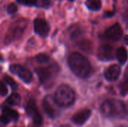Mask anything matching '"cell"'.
Masks as SVG:
<instances>
[{
    "label": "cell",
    "mask_w": 128,
    "mask_h": 127,
    "mask_svg": "<svg viewBox=\"0 0 128 127\" xmlns=\"http://www.w3.org/2000/svg\"><path fill=\"white\" fill-rule=\"evenodd\" d=\"M18 3L25 5H34V0H16Z\"/></svg>",
    "instance_id": "26"
},
{
    "label": "cell",
    "mask_w": 128,
    "mask_h": 127,
    "mask_svg": "<svg viewBox=\"0 0 128 127\" xmlns=\"http://www.w3.org/2000/svg\"><path fill=\"white\" fill-rule=\"evenodd\" d=\"M26 26V24L25 23V22H16V24L14 27H12V28H10L8 34L7 35L6 41L10 42L11 40H16V38L20 37L22 34Z\"/></svg>",
    "instance_id": "9"
},
{
    "label": "cell",
    "mask_w": 128,
    "mask_h": 127,
    "mask_svg": "<svg viewBox=\"0 0 128 127\" xmlns=\"http://www.w3.org/2000/svg\"></svg>",
    "instance_id": "32"
},
{
    "label": "cell",
    "mask_w": 128,
    "mask_h": 127,
    "mask_svg": "<svg viewBox=\"0 0 128 127\" xmlns=\"http://www.w3.org/2000/svg\"><path fill=\"white\" fill-rule=\"evenodd\" d=\"M4 81L12 88H16V82H15V81L10 77V76H8V75H5L4 76Z\"/></svg>",
    "instance_id": "22"
},
{
    "label": "cell",
    "mask_w": 128,
    "mask_h": 127,
    "mask_svg": "<svg viewBox=\"0 0 128 127\" xmlns=\"http://www.w3.org/2000/svg\"><path fill=\"white\" fill-rule=\"evenodd\" d=\"M121 73V67L117 64H112L105 71V78L110 82L116 80Z\"/></svg>",
    "instance_id": "12"
},
{
    "label": "cell",
    "mask_w": 128,
    "mask_h": 127,
    "mask_svg": "<svg viewBox=\"0 0 128 127\" xmlns=\"http://www.w3.org/2000/svg\"><path fill=\"white\" fill-rule=\"evenodd\" d=\"M113 15H114V11H112V12H110V11H106V12H105V13H104V16H106V17L112 16Z\"/></svg>",
    "instance_id": "28"
},
{
    "label": "cell",
    "mask_w": 128,
    "mask_h": 127,
    "mask_svg": "<svg viewBox=\"0 0 128 127\" xmlns=\"http://www.w3.org/2000/svg\"><path fill=\"white\" fill-rule=\"evenodd\" d=\"M2 57L0 56V60H2Z\"/></svg>",
    "instance_id": "31"
},
{
    "label": "cell",
    "mask_w": 128,
    "mask_h": 127,
    "mask_svg": "<svg viewBox=\"0 0 128 127\" xmlns=\"http://www.w3.org/2000/svg\"><path fill=\"white\" fill-rule=\"evenodd\" d=\"M126 110H127V111H128V107L126 106Z\"/></svg>",
    "instance_id": "30"
},
{
    "label": "cell",
    "mask_w": 128,
    "mask_h": 127,
    "mask_svg": "<svg viewBox=\"0 0 128 127\" xmlns=\"http://www.w3.org/2000/svg\"><path fill=\"white\" fill-rule=\"evenodd\" d=\"M92 114L91 110L88 109H82L81 111H79L78 112H76L72 118V121L73 122L76 124V125H82L83 124H85L87 120L90 118Z\"/></svg>",
    "instance_id": "11"
},
{
    "label": "cell",
    "mask_w": 128,
    "mask_h": 127,
    "mask_svg": "<svg viewBox=\"0 0 128 127\" xmlns=\"http://www.w3.org/2000/svg\"><path fill=\"white\" fill-rule=\"evenodd\" d=\"M68 64L71 70L79 77L87 78L92 74V68L89 61L80 52H73L69 55Z\"/></svg>",
    "instance_id": "1"
},
{
    "label": "cell",
    "mask_w": 128,
    "mask_h": 127,
    "mask_svg": "<svg viewBox=\"0 0 128 127\" xmlns=\"http://www.w3.org/2000/svg\"><path fill=\"white\" fill-rule=\"evenodd\" d=\"M6 102L10 106H17L21 102V97L17 93H13L8 97Z\"/></svg>",
    "instance_id": "16"
},
{
    "label": "cell",
    "mask_w": 128,
    "mask_h": 127,
    "mask_svg": "<svg viewBox=\"0 0 128 127\" xmlns=\"http://www.w3.org/2000/svg\"><path fill=\"white\" fill-rule=\"evenodd\" d=\"M86 4L87 7L92 10H98L101 7L100 0H87Z\"/></svg>",
    "instance_id": "18"
},
{
    "label": "cell",
    "mask_w": 128,
    "mask_h": 127,
    "mask_svg": "<svg viewBox=\"0 0 128 127\" xmlns=\"http://www.w3.org/2000/svg\"><path fill=\"white\" fill-rule=\"evenodd\" d=\"M54 100L58 106L68 108L74 103L76 94L73 88L70 86L67 85H62L56 90Z\"/></svg>",
    "instance_id": "3"
},
{
    "label": "cell",
    "mask_w": 128,
    "mask_h": 127,
    "mask_svg": "<svg viewBox=\"0 0 128 127\" xmlns=\"http://www.w3.org/2000/svg\"><path fill=\"white\" fill-rule=\"evenodd\" d=\"M123 34V30L118 23H116L109 27L104 32L105 38L112 40L117 41L120 40Z\"/></svg>",
    "instance_id": "6"
},
{
    "label": "cell",
    "mask_w": 128,
    "mask_h": 127,
    "mask_svg": "<svg viewBox=\"0 0 128 127\" xmlns=\"http://www.w3.org/2000/svg\"><path fill=\"white\" fill-rule=\"evenodd\" d=\"M2 110L3 115H5L7 118H8L10 120L16 121V120H17L19 118L18 113L16 111H14V110H13V109H10V108H8L7 106H2Z\"/></svg>",
    "instance_id": "14"
},
{
    "label": "cell",
    "mask_w": 128,
    "mask_h": 127,
    "mask_svg": "<svg viewBox=\"0 0 128 127\" xmlns=\"http://www.w3.org/2000/svg\"><path fill=\"white\" fill-rule=\"evenodd\" d=\"M7 10L9 13H14L17 10V6L14 3H10L7 7Z\"/></svg>",
    "instance_id": "23"
},
{
    "label": "cell",
    "mask_w": 128,
    "mask_h": 127,
    "mask_svg": "<svg viewBox=\"0 0 128 127\" xmlns=\"http://www.w3.org/2000/svg\"><path fill=\"white\" fill-rule=\"evenodd\" d=\"M10 71L12 73L18 76V77L26 83H30L32 81L33 77L32 73L25 67L19 64H12L10 67Z\"/></svg>",
    "instance_id": "4"
},
{
    "label": "cell",
    "mask_w": 128,
    "mask_h": 127,
    "mask_svg": "<svg viewBox=\"0 0 128 127\" xmlns=\"http://www.w3.org/2000/svg\"><path fill=\"white\" fill-rule=\"evenodd\" d=\"M78 46L82 50L86 52H90L92 49V43L88 40L84 39V40H80L78 43Z\"/></svg>",
    "instance_id": "17"
},
{
    "label": "cell",
    "mask_w": 128,
    "mask_h": 127,
    "mask_svg": "<svg viewBox=\"0 0 128 127\" xmlns=\"http://www.w3.org/2000/svg\"><path fill=\"white\" fill-rule=\"evenodd\" d=\"M124 42H125L126 44H128V35H126V36L124 37Z\"/></svg>",
    "instance_id": "29"
},
{
    "label": "cell",
    "mask_w": 128,
    "mask_h": 127,
    "mask_svg": "<svg viewBox=\"0 0 128 127\" xmlns=\"http://www.w3.org/2000/svg\"><path fill=\"white\" fill-rule=\"evenodd\" d=\"M98 58L101 60H110L113 58V48L108 44L103 45L99 49Z\"/></svg>",
    "instance_id": "13"
},
{
    "label": "cell",
    "mask_w": 128,
    "mask_h": 127,
    "mask_svg": "<svg viewBox=\"0 0 128 127\" xmlns=\"http://www.w3.org/2000/svg\"><path fill=\"white\" fill-rule=\"evenodd\" d=\"M57 67H40L36 69V73L40 79L41 83L44 84L50 81L55 73H56Z\"/></svg>",
    "instance_id": "7"
},
{
    "label": "cell",
    "mask_w": 128,
    "mask_h": 127,
    "mask_svg": "<svg viewBox=\"0 0 128 127\" xmlns=\"http://www.w3.org/2000/svg\"><path fill=\"white\" fill-rule=\"evenodd\" d=\"M80 34H81V30H80V28L75 29V30H74V31L71 32V38L75 39V38L78 37Z\"/></svg>",
    "instance_id": "27"
},
{
    "label": "cell",
    "mask_w": 128,
    "mask_h": 127,
    "mask_svg": "<svg viewBox=\"0 0 128 127\" xmlns=\"http://www.w3.org/2000/svg\"><path fill=\"white\" fill-rule=\"evenodd\" d=\"M8 94V88L6 87V85L0 81V95L5 96Z\"/></svg>",
    "instance_id": "24"
},
{
    "label": "cell",
    "mask_w": 128,
    "mask_h": 127,
    "mask_svg": "<svg viewBox=\"0 0 128 127\" xmlns=\"http://www.w3.org/2000/svg\"><path fill=\"white\" fill-rule=\"evenodd\" d=\"M55 104H56L55 100L50 96H46L43 100V108L50 118H55L58 115Z\"/></svg>",
    "instance_id": "8"
},
{
    "label": "cell",
    "mask_w": 128,
    "mask_h": 127,
    "mask_svg": "<svg viewBox=\"0 0 128 127\" xmlns=\"http://www.w3.org/2000/svg\"><path fill=\"white\" fill-rule=\"evenodd\" d=\"M70 1H74V0H70Z\"/></svg>",
    "instance_id": "33"
},
{
    "label": "cell",
    "mask_w": 128,
    "mask_h": 127,
    "mask_svg": "<svg viewBox=\"0 0 128 127\" xmlns=\"http://www.w3.org/2000/svg\"><path fill=\"white\" fill-rule=\"evenodd\" d=\"M0 70H1V68H0Z\"/></svg>",
    "instance_id": "34"
},
{
    "label": "cell",
    "mask_w": 128,
    "mask_h": 127,
    "mask_svg": "<svg viewBox=\"0 0 128 127\" xmlns=\"http://www.w3.org/2000/svg\"><path fill=\"white\" fill-rule=\"evenodd\" d=\"M34 31L42 37L46 36L50 31L48 23L44 19L40 18H38L34 21Z\"/></svg>",
    "instance_id": "10"
},
{
    "label": "cell",
    "mask_w": 128,
    "mask_h": 127,
    "mask_svg": "<svg viewBox=\"0 0 128 127\" xmlns=\"http://www.w3.org/2000/svg\"><path fill=\"white\" fill-rule=\"evenodd\" d=\"M26 112L28 115L32 119V121H34L35 124L40 125L42 124V117L34 100H29L26 106Z\"/></svg>",
    "instance_id": "5"
},
{
    "label": "cell",
    "mask_w": 128,
    "mask_h": 127,
    "mask_svg": "<svg viewBox=\"0 0 128 127\" xmlns=\"http://www.w3.org/2000/svg\"><path fill=\"white\" fill-rule=\"evenodd\" d=\"M120 91L122 95H126L128 94V77H127L120 85Z\"/></svg>",
    "instance_id": "21"
},
{
    "label": "cell",
    "mask_w": 128,
    "mask_h": 127,
    "mask_svg": "<svg viewBox=\"0 0 128 127\" xmlns=\"http://www.w3.org/2000/svg\"><path fill=\"white\" fill-rule=\"evenodd\" d=\"M35 60L39 64H46L50 61V57L46 55V54H44V53H41V54H39L36 56L35 58Z\"/></svg>",
    "instance_id": "19"
},
{
    "label": "cell",
    "mask_w": 128,
    "mask_h": 127,
    "mask_svg": "<svg viewBox=\"0 0 128 127\" xmlns=\"http://www.w3.org/2000/svg\"><path fill=\"white\" fill-rule=\"evenodd\" d=\"M34 5L39 7H49L50 5V0H34Z\"/></svg>",
    "instance_id": "20"
},
{
    "label": "cell",
    "mask_w": 128,
    "mask_h": 127,
    "mask_svg": "<svg viewBox=\"0 0 128 127\" xmlns=\"http://www.w3.org/2000/svg\"><path fill=\"white\" fill-rule=\"evenodd\" d=\"M101 113L108 118H122L127 112L126 105L119 100L110 99L104 101L100 107Z\"/></svg>",
    "instance_id": "2"
},
{
    "label": "cell",
    "mask_w": 128,
    "mask_h": 127,
    "mask_svg": "<svg viewBox=\"0 0 128 127\" xmlns=\"http://www.w3.org/2000/svg\"><path fill=\"white\" fill-rule=\"evenodd\" d=\"M10 119L8 118H7L6 116H4V115H2L0 117V127H4L8 123L10 122Z\"/></svg>",
    "instance_id": "25"
},
{
    "label": "cell",
    "mask_w": 128,
    "mask_h": 127,
    "mask_svg": "<svg viewBox=\"0 0 128 127\" xmlns=\"http://www.w3.org/2000/svg\"><path fill=\"white\" fill-rule=\"evenodd\" d=\"M116 57L121 64H124L128 60V51L124 47H119L116 51Z\"/></svg>",
    "instance_id": "15"
}]
</instances>
